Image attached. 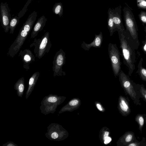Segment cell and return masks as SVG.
Here are the masks:
<instances>
[{"label":"cell","mask_w":146,"mask_h":146,"mask_svg":"<svg viewBox=\"0 0 146 146\" xmlns=\"http://www.w3.org/2000/svg\"><path fill=\"white\" fill-rule=\"evenodd\" d=\"M121 49V55L124 64L129 70L128 75L131 76L135 69V50L138 47L129 32L127 30L117 29Z\"/></svg>","instance_id":"obj_1"},{"label":"cell","mask_w":146,"mask_h":146,"mask_svg":"<svg viewBox=\"0 0 146 146\" xmlns=\"http://www.w3.org/2000/svg\"><path fill=\"white\" fill-rule=\"evenodd\" d=\"M126 29L129 32L135 43L138 48L139 42L138 39V29L132 9L127 5L123 9Z\"/></svg>","instance_id":"obj_2"},{"label":"cell","mask_w":146,"mask_h":146,"mask_svg":"<svg viewBox=\"0 0 146 146\" xmlns=\"http://www.w3.org/2000/svg\"><path fill=\"white\" fill-rule=\"evenodd\" d=\"M52 44L49 37V33H45L41 38H35L30 47L34 46V52L35 56L38 59L41 58L45 54L49 51Z\"/></svg>","instance_id":"obj_3"},{"label":"cell","mask_w":146,"mask_h":146,"mask_svg":"<svg viewBox=\"0 0 146 146\" xmlns=\"http://www.w3.org/2000/svg\"><path fill=\"white\" fill-rule=\"evenodd\" d=\"M119 79L122 88L126 94L128 95L136 105H141L138 94L135 90L134 82L129 76L121 70L118 75Z\"/></svg>","instance_id":"obj_4"},{"label":"cell","mask_w":146,"mask_h":146,"mask_svg":"<svg viewBox=\"0 0 146 146\" xmlns=\"http://www.w3.org/2000/svg\"><path fill=\"white\" fill-rule=\"evenodd\" d=\"M108 50L113 74L116 77L118 76L121 70L120 53L116 44L110 43L108 46Z\"/></svg>","instance_id":"obj_5"},{"label":"cell","mask_w":146,"mask_h":146,"mask_svg":"<svg viewBox=\"0 0 146 146\" xmlns=\"http://www.w3.org/2000/svg\"><path fill=\"white\" fill-rule=\"evenodd\" d=\"M59 97L56 95L50 94L45 96L41 102V112L45 115L53 113L58 105Z\"/></svg>","instance_id":"obj_6"},{"label":"cell","mask_w":146,"mask_h":146,"mask_svg":"<svg viewBox=\"0 0 146 146\" xmlns=\"http://www.w3.org/2000/svg\"><path fill=\"white\" fill-rule=\"evenodd\" d=\"M65 53L60 49L56 53L52 62V71L53 76H64L66 75L65 72L62 70V67L65 63Z\"/></svg>","instance_id":"obj_7"},{"label":"cell","mask_w":146,"mask_h":146,"mask_svg":"<svg viewBox=\"0 0 146 146\" xmlns=\"http://www.w3.org/2000/svg\"><path fill=\"white\" fill-rule=\"evenodd\" d=\"M29 33L21 28L16 39L9 48L7 55L13 58L19 51Z\"/></svg>","instance_id":"obj_8"},{"label":"cell","mask_w":146,"mask_h":146,"mask_svg":"<svg viewBox=\"0 0 146 146\" xmlns=\"http://www.w3.org/2000/svg\"><path fill=\"white\" fill-rule=\"evenodd\" d=\"M10 11L7 2H1L0 5V21L6 33H7L10 30L9 25L12 19Z\"/></svg>","instance_id":"obj_9"},{"label":"cell","mask_w":146,"mask_h":146,"mask_svg":"<svg viewBox=\"0 0 146 146\" xmlns=\"http://www.w3.org/2000/svg\"><path fill=\"white\" fill-rule=\"evenodd\" d=\"M18 56L22 59L23 67L27 71L30 69V65L35 61V57L31 51L26 49L23 50H21Z\"/></svg>","instance_id":"obj_10"},{"label":"cell","mask_w":146,"mask_h":146,"mask_svg":"<svg viewBox=\"0 0 146 146\" xmlns=\"http://www.w3.org/2000/svg\"><path fill=\"white\" fill-rule=\"evenodd\" d=\"M111 11L113 19L117 30H125L121 18V6L120 5L114 9H111Z\"/></svg>","instance_id":"obj_11"},{"label":"cell","mask_w":146,"mask_h":146,"mask_svg":"<svg viewBox=\"0 0 146 146\" xmlns=\"http://www.w3.org/2000/svg\"><path fill=\"white\" fill-rule=\"evenodd\" d=\"M103 40L102 33L100 32L98 35L95 34L93 41L90 44H87L83 41L81 44V47L85 50L88 51L92 47L100 48Z\"/></svg>","instance_id":"obj_12"},{"label":"cell","mask_w":146,"mask_h":146,"mask_svg":"<svg viewBox=\"0 0 146 146\" xmlns=\"http://www.w3.org/2000/svg\"><path fill=\"white\" fill-rule=\"evenodd\" d=\"M129 100L128 98L120 96L119 102V110L122 115L127 116L131 113V110L129 104Z\"/></svg>","instance_id":"obj_13"},{"label":"cell","mask_w":146,"mask_h":146,"mask_svg":"<svg viewBox=\"0 0 146 146\" xmlns=\"http://www.w3.org/2000/svg\"><path fill=\"white\" fill-rule=\"evenodd\" d=\"M46 21L47 19L44 15L42 16L38 19L31 32V38H35L38 33L42 30Z\"/></svg>","instance_id":"obj_14"},{"label":"cell","mask_w":146,"mask_h":146,"mask_svg":"<svg viewBox=\"0 0 146 146\" xmlns=\"http://www.w3.org/2000/svg\"><path fill=\"white\" fill-rule=\"evenodd\" d=\"M37 16V13L35 11H33L29 15L21 28L25 31L30 33L36 20Z\"/></svg>","instance_id":"obj_15"},{"label":"cell","mask_w":146,"mask_h":146,"mask_svg":"<svg viewBox=\"0 0 146 146\" xmlns=\"http://www.w3.org/2000/svg\"><path fill=\"white\" fill-rule=\"evenodd\" d=\"M133 132L128 131L125 132L119 140L120 145L127 146L129 144L137 141Z\"/></svg>","instance_id":"obj_16"},{"label":"cell","mask_w":146,"mask_h":146,"mask_svg":"<svg viewBox=\"0 0 146 146\" xmlns=\"http://www.w3.org/2000/svg\"><path fill=\"white\" fill-rule=\"evenodd\" d=\"M38 72H36L33 73L29 79V86L26 93L25 98L27 99L30 95L34 89L37 82L40 76Z\"/></svg>","instance_id":"obj_17"},{"label":"cell","mask_w":146,"mask_h":146,"mask_svg":"<svg viewBox=\"0 0 146 146\" xmlns=\"http://www.w3.org/2000/svg\"><path fill=\"white\" fill-rule=\"evenodd\" d=\"M25 80L23 77L19 79L15 83L14 88L17 91L18 96L22 97L25 88Z\"/></svg>","instance_id":"obj_18"},{"label":"cell","mask_w":146,"mask_h":146,"mask_svg":"<svg viewBox=\"0 0 146 146\" xmlns=\"http://www.w3.org/2000/svg\"><path fill=\"white\" fill-rule=\"evenodd\" d=\"M108 16L107 19L108 27L110 33V36H112L117 29L114 23L112 17L111 9L109 8L108 11Z\"/></svg>","instance_id":"obj_19"},{"label":"cell","mask_w":146,"mask_h":146,"mask_svg":"<svg viewBox=\"0 0 146 146\" xmlns=\"http://www.w3.org/2000/svg\"><path fill=\"white\" fill-rule=\"evenodd\" d=\"M143 59L141 58L138 65V69L137 71L141 78L143 81L146 82V68L142 66Z\"/></svg>","instance_id":"obj_20"},{"label":"cell","mask_w":146,"mask_h":146,"mask_svg":"<svg viewBox=\"0 0 146 146\" xmlns=\"http://www.w3.org/2000/svg\"><path fill=\"white\" fill-rule=\"evenodd\" d=\"M135 90L140 98H143L146 102V89L143 84H136L134 82Z\"/></svg>","instance_id":"obj_21"},{"label":"cell","mask_w":146,"mask_h":146,"mask_svg":"<svg viewBox=\"0 0 146 146\" xmlns=\"http://www.w3.org/2000/svg\"><path fill=\"white\" fill-rule=\"evenodd\" d=\"M145 114H138L135 117V120L139 125V129L141 132H142V129L145 122Z\"/></svg>","instance_id":"obj_22"},{"label":"cell","mask_w":146,"mask_h":146,"mask_svg":"<svg viewBox=\"0 0 146 146\" xmlns=\"http://www.w3.org/2000/svg\"><path fill=\"white\" fill-rule=\"evenodd\" d=\"M52 12L56 15H58L61 17L63 13V9L62 3L61 2L56 3L52 8Z\"/></svg>","instance_id":"obj_23"},{"label":"cell","mask_w":146,"mask_h":146,"mask_svg":"<svg viewBox=\"0 0 146 146\" xmlns=\"http://www.w3.org/2000/svg\"><path fill=\"white\" fill-rule=\"evenodd\" d=\"M20 19L17 16H15L12 18L9 25L10 33L13 34L15 28L19 23Z\"/></svg>","instance_id":"obj_24"},{"label":"cell","mask_w":146,"mask_h":146,"mask_svg":"<svg viewBox=\"0 0 146 146\" xmlns=\"http://www.w3.org/2000/svg\"><path fill=\"white\" fill-rule=\"evenodd\" d=\"M127 146H146L145 139L143 137L142 140L140 141H138L137 140L129 144Z\"/></svg>","instance_id":"obj_25"},{"label":"cell","mask_w":146,"mask_h":146,"mask_svg":"<svg viewBox=\"0 0 146 146\" xmlns=\"http://www.w3.org/2000/svg\"><path fill=\"white\" fill-rule=\"evenodd\" d=\"M32 0H28L26 4L25 5L23 9L18 13V16L20 18L22 17L27 11V9L28 6L31 2Z\"/></svg>","instance_id":"obj_26"},{"label":"cell","mask_w":146,"mask_h":146,"mask_svg":"<svg viewBox=\"0 0 146 146\" xmlns=\"http://www.w3.org/2000/svg\"><path fill=\"white\" fill-rule=\"evenodd\" d=\"M136 2L139 9L146 10V0H136Z\"/></svg>","instance_id":"obj_27"},{"label":"cell","mask_w":146,"mask_h":146,"mask_svg":"<svg viewBox=\"0 0 146 146\" xmlns=\"http://www.w3.org/2000/svg\"><path fill=\"white\" fill-rule=\"evenodd\" d=\"M138 17L143 23L146 24V11H141L139 14Z\"/></svg>","instance_id":"obj_28"},{"label":"cell","mask_w":146,"mask_h":146,"mask_svg":"<svg viewBox=\"0 0 146 146\" xmlns=\"http://www.w3.org/2000/svg\"><path fill=\"white\" fill-rule=\"evenodd\" d=\"M109 132L108 131H106L105 132L104 135V143L105 144H107L109 143L111 141V137L108 136Z\"/></svg>","instance_id":"obj_29"},{"label":"cell","mask_w":146,"mask_h":146,"mask_svg":"<svg viewBox=\"0 0 146 146\" xmlns=\"http://www.w3.org/2000/svg\"><path fill=\"white\" fill-rule=\"evenodd\" d=\"M144 31L145 33V40L143 41L142 48L143 52L146 54V26H145L144 27Z\"/></svg>","instance_id":"obj_30"},{"label":"cell","mask_w":146,"mask_h":146,"mask_svg":"<svg viewBox=\"0 0 146 146\" xmlns=\"http://www.w3.org/2000/svg\"><path fill=\"white\" fill-rule=\"evenodd\" d=\"M78 103V101L76 100H74L70 101L69 103V104L71 106H74L76 105Z\"/></svg>","instance_id":"obj_31"},{"label":"cell","mask_w":146,"mask_h":146,"mask_svg":"<svg viewBox=\"0 0 146 146\" xmlns=\"http://www.w3.org/2000/svg\"><path fill=\"white\" fill-rule=\"evenodd\" d=\"M5 146H17V145L12 141H9L3 145Z\"/></svg>","instance_id":"obj_32"},{"label":"cell","mask_w":146,"mask_h":146,"mask_svg":"<svg viewBox=\"0 0 146 146\" xmlns=\"http://www.w3.org/2000/svg\"><path fill=\"white\" fill-rule=\"evenodd\" d=\"M96 106L98 109V110L101 111L102 110V109L101 107V106L100 104H96Z\"/></svg>","instance_id":"obj_33"},{"label":"cell","mask_w":146,"mask_h":146,"mask_svg":"<svg viewBox=\"0 0 146 146\" xmlns=\"http://www.w3.org/2000/svg\"><path fill=\"white\" fill-rule=\"evenodd\" d=\"M145 122L146 123V116L145 117Z\"/></svg>","instance_id":"obj_34"}]
</instances>
